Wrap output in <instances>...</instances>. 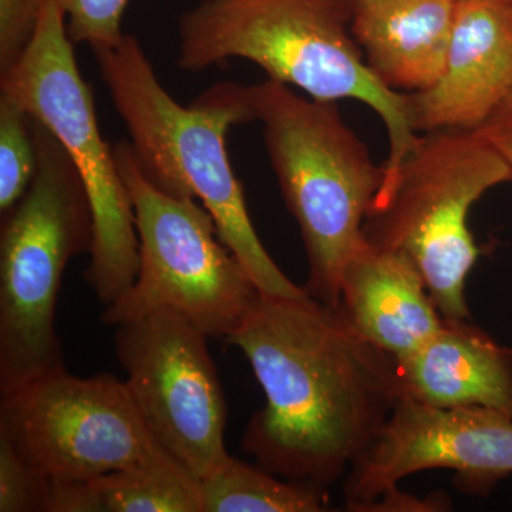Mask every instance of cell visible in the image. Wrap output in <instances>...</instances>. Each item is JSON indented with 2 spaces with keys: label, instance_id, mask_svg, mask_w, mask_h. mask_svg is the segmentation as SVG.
<instances>
[{
  "label": "cell",
  "instance_id": "obj_1",
  "mask_svg": "<svg viewBox=\"0 0 512 512\" xmlns=\"http://www.w3.org/2000/svg\"><path fill=\"white\" fill-rule=\"evenodd\" d=\"M265 406L242 448L293 483L329 490L376 439L402 396L396 359L363 339L338 305L259 292L228 336Z\"/></svg>",
  "mask_w": 512,
  "mask_h": 512
},
{
  "label": "cell",
  "instance_id": "obj_2",
  "mask_svg": "<svg viewBox=\"0 0 512 512\" xmlns=\"http://www.w3.org/2000/svg\"><path fill=\"white\" fill-rule=\"evenodd\" d=\"M141 171L174 197L200 201L259 292L302 298L256 234L227 150L229 128L255 120L249 87L221 83L191 106L173 99L133 36L94 52Z\"/></svg>",
  "mask_w": 512,
  "mask_h": 512
},
{
  "label": "cell",
  "instance_id": "obj_3",
  "mask_svg": "<svg viewBox=\"0 0 512 512\" xmlns=\"http://www.w3.org/2000/svg\"><path fill=\"white\" fill-rule=\"evenodd\" d=\"M345 0H204L180 22L178 66L187 72L245 59L269 80L295 86L313 100L362 101L389 134L384 180L419 137L409 94L390 89L349 35ZM383 180V181H384Z\"/></svg>",
  "mask_w": 512,
  "mask_h": 512
},
{
  "label": "cell",
  "instance_id": "obj_4",
  "mask_svg": "<svg viewBox=\"0 0 512 512\" xmlns=\"http://www.w3.org/2000/svg\"><path fill=\"white\" fill-rule=\"evenodd\" d=\"M255 120L289 212L301 231L312 298L338 305L343 269L365 244L363 227L384 165L343 120L336 101L306 99L266 80L249 87Z\"/></svg>",
  "mask_w": 512,
  "mask_h": 512
},
{
  "label": "cell",
  "instance_id": "obj_5",
  "mask_svg": "<svg viewBox=\"0 0 512 512\" xmlns=\"http://www.w3.org/2000/svg\"><path fill=\"white\" fill-rule=\"evenodd\" d=\"M37 170L0 232V394L64 370L56 305L66 266L92 252L89 198L59 141L33 119Z\"/></svg>",
  "mask_w": 512,
  "mask_h": 512
},
{
  "label": "cell",
  "instance_id": "obj_6",
  "mask_svg": "<svg viewBox=\"0 0 512 512\" xmlns=\"http://www.w3.org/2000/svg\"><path fill=\"white\" fill-rule=\"evenodd\" d=\"M504 183L510 168L476 130L426 131L383 181L363 234L416 265L443 318L468 319L467 278L481 255L468 212Z\"/></svg>",
  "mask_w": 512,
  "mask_h": 512
},
{
  "label": "cell",
  "instance_id": "obj_7",
  "mask_svg": "<svg viewBox=\"0 0 512 512\" xmlns=\"http://www.w3.org/2000/svg\"><path fill=\"white\" fill-rule=\"evenodd\" d=\"M2 94L50 131L72 161L92 208L94 239L87 284L109 306L133 285L140 255L133 204L116 154L101 136L96 106L67 32L66 16L46 0L32 43L0 76Z\"/></svg>",
  "mask_w": 512,
  "mask_h": 512
},
{
  "label": "cell",
  "instance_id": "obj_8",
  "mask_svg": "<svg viewBox=\"0 0 512 512\" xmlns=\"http://www.w3.org/2000/svg\"><path fill=\"white\" fill-rule=\"evenodd\" d=\"M114 154L133 204L140 265L133 285L104 309V325L168 308L208 338L227 340L259 293L251 276L222 242L204 205L151 183L128 141Z\"/></svg>",
  "mask_w": 512,
  "mask_h": 512
},
{
  "label": "cell",
  "instance_id": "obj_9",
  "mask_svg": "<svg viewBox=\"0 0 512 512\" xmlns=\"http://www.w3.org/2000/svg\"><path fill=\"white\" fill-rule=\"evenodd\" d=\"M0 433L52 480L177 464L147 430L126 382L106 373L84 379L64 369L0 394Z\"/></svg>",
  "mask_w": 512,
  "mask_h": 512
},
{
  "label": "cell",
  "instance_id": "obj_10",
  "mask_svg": "<svg viewBox=\"0 0 512 512\" xmlns=\"http://www.w3.org/2000/svg\"><path fill=\"white\" fill-rule=\"evenodd\" d=\"M116 328L117 359L147 430L175 463L204 480L229 457L227 402L210 338L168 308Z\"/></svg>",
  "mask_w": 512,
  "mask_h": 512
},
{
  "label": "cell",
  "instance_id": "obj_11",
  "mask_svg": "<svg viewBox=\"0 0 512 512\" xmlns=\"http://www.w3.org/2000/svg\"><path fill=\"white\" fill-rule=\"evenodd\" d=\"M451 470L471 491L512 476V419L483 407H437L400 396L392 414L343 483L349 511L399 493L403 478Z\"/></svg>",
  "mask_w": 512,
  "mask_h": 512
},
{
  "label": "cell",
  "instance_id": "obj_12",
  "mask_svg": "<svg viewBox=\"0 0 512 512\" xmlns=\"http://www.w3.org/2000/svg\"><path fill=\"white\" fill-rule=\"evenodd\" d=\"M512 90V0H461L437 82L409 94L417 133L477 130Z\"/></svg>",
  "mask_w": 512,
  "mask_h": 512
},
{
  "label": "cell",
  "instance_id": "obj_13",
  "mask_svg": "<svg viewBox=\"0 0 512 512\" xmlns=\"http://www.w3.org/2000/svg\"><path fill=\"white\" fill-rule=\"evenodd\" d=\"M338 306L363 339L396 360L419 349L444 320L416 265L367 241L343 269Z\"/></svg>",
  "mask_w": 512,
  "mask_h": 512
},
{
  "label": "cell",
  "instance_id": "obj_14",
  "mask_svg": "<svg viewBox=\"0 0 512 512\" xmlns=\"http://www.w3.org/2000/svg\"><path fill=\"white\" fill-rule=\"evenodd\" d=\"M402 396L437 407H483L512 419V346L467 319H446L396 360Z\"/></svg>",
  "mask_w": 512,
  "mask_h": 512
},
{
  "label": "cell",
  "instance_id": "obj_15",
  "mask_svg": "<svg viewBox=\"0 0 512 512\" xmlns=\"http://www.w3.org/2000/svg\"><path fill=\"white\" fill-rule=\"evenodd\" d=\"M461 0H350L357 45L396 92L417 93L439 79Z\"/></svg>",
  "mask_w": 512,
  "mask_h": 512
},
{
  "label": "cell",
  "instance_id": "obj_16",
  "mask_svg": "<svg viewBox=\"0 0 512 512\" xmlns=\"http://www.w3.org/2000/svg\"><path fill=\"white\" fill-rule=\"evenodd\" d=\"M204 512H320L328 490L293 483L229 456L201 480Z\"/></svg>",
  "mask_w": 512,
  "mask_h": 512
},
{
  "label": "cell",
  "instance_id": "obj_17",
  "mask_svg": "<svg viewBox=\"0 0 512 512\" xmlns=\"http://www.w3.org/2000/svg\"><path fill=\"white\" fill-rule=\"evenodd\" d=\"M103 512H204L201 481L178 464L93 478Z\"/></svg>",
  "mask_w": 512,
  "mask_h": 512
},
{
  "label": "cell",
  "instance_id": "obj_18",
  "mask_svg": "<svg viewBox=\"0 0 512 512\" xmlns=\"http://www.w3.org/2000/svg\"><path fill=\"white\" fill-rule=\"evenodd\" d=\"M37 170L32 116L6 94L0 96V212L6 214L29 190Z\"/></svg>",
  "mask_w": 512,
  "mask_h": 512
},
{
  "label": "cell",
  "instance_id": "obj_19",
  "mask_svg": "<svg viewBox=\"0 0 512 512\" xmlns=\"http://www.w3.org/2000/svg\"><path fill=\"white\" fill-rule=\"evenodd\" d=\"M52 478L0 433V512H46Z\"/></svg>",
  "mask_w": 512,
  "mask_h": 512
},
{
  "label": "cell",
  "instance_id": "obj_20",
  "mask_svg": "<svg viewBox=\"0 0 512 512\" xmlns=\"http://www.w3.org/2000/svg\"><path fill=\"white\" fill-rule=\"evenodd\" d=\"M67 19L73 43H87L93 52L111 49L124 37L121 30L128 0H52Z\"/></svg>",
  "mask_w": 512,
  "mask_h": 512
},
{
  "label": "cell",
  "instance_id": "obj_21",
  "mask_svg": "<svg viewBox=\"0 0 512 512\" xmlns=\"http://www.w3.org/2000/svg\"><path fill=\"white\" fill-rule=\"evenodd\" d=\"M46 0H0V76L9 73L26 50L42 19Z\"/></svg>",
  "mask_w": 512,
  "mask_h": 512
},
{
  "label": "cell",
  "instance_id": "obj_22",
  "mask_svg": "<svg viewBox=\"0 0 512 512\" xmlns=\"http://www.w3.org/2000/svg\"><path fill=\"white\" fill-rule=\"evenodd\" d=\"M46 512H103L92 480H52Z\"/></svg>",
  "mask_w": 512,
  "mask_h": 512
},
{
  "label": "cell",
  "instance_id": "obj_23",
  "mask_svg": "<svg viewBox=\"0 0 512 512\" xmlns=\"http://www.w3.org/2000/svg\"><path fill=\"white\" fill-rule=\"evenodd\" d=\"M476 131L504 158L512 175V90Z\"/></svg>",
  "mask_w": 512,
  "mask_h": 512
}]
</instances>
